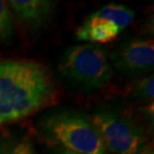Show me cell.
<instances>
[{
	"label": "cell",
	"mask_w": 154,
	"mask_h": 154,
	"mask_svg": "<svg viewBox=\"0 0 154 154\" xmlns=\"http://www.w3.org/2000/svg\"><path fill=\"white\" fill-rule=\"evenodd\" d=\"M120 33L118 27L111 21L90 14L78 27L75 34L76 39L93 44H103L112 41Z\"/></svg>",
	"instance_id": "52a82bcc"
},
{
	"label": "cell",
	"mask_w": 154,
	"mask_h": 154,
	"mask_svg": "<svg viewBox=\"0 0 154 154\" xmlns=\"http://www.w3.org/2000/svg\"><path fill=\"white\" fill-rule=\"evenodd\" d=\"M154 77L153 74H150L143 78L138 79L133 83L131 89V95L134 99L139 101H148L153 102L154 95Z\"/></svg>",
	"instance_id": "30bf717a"
},
{
	"label": "cell",
	"mask_w": 154,
	"mask_h": 154,
	"mask_svg": "<svg viewBox=\"0 0 154 154\" xmlns=\"http://www.w3.org/2000/svg\"><path fill=\"white\" fill-rule=\"evenodd\" d=\"M56 154H78V153H74V152L68 151V150H65V149H63V148H59V149L57 150Z\"/></svg>",
	"instance_id": "4fadbf2b"
},
{
	"label": "cell",
	"mask_w": 154,
	"mask_h": 154,
	"mask_svg": "<svg viewBox=\"0 0 154 154\" xmlns=\"http://www.w3.org/2000/svg\"><path fill=\"white\" fill-rule=\"evenodd\" d=\"M0 154H36L33 146L23 138H0Z\"/></svg>",
	"instance_id": "9c48e42d"
},
{
	"label": "cell",
	"mask_w": 154,
	"mask_h": 154,
	"mask_svg": "<svg viewBox=\"0 0 154 154\" xmlns=\"http://www.w3.org/2000/svg\"><path fill=\"white\" fill-rule=\"evenodd\" d=\"M92 122L102 138L106 151L113 154H137L145 145L142 127L129 117L108 109L92 114Z\"/></svg>",
	"instance_id": "277c9868"
},
{
	"label": "cell",
	"mask_w": 154,
	"mask_h": 154,
	"mask_svg": "<svg viewBox=\"0 0 154 154\" xmlns=\"http://www.w3.org/2000/svg\"><path fill=\"white\" fill-rule=\"evenodd\" d=\"M14 32L13 17L6 1L0 0V43L8 41Z\"/></svg>",
	"instance_id": "8fae6325"
},
{
	"label": "cell",
	"mask_w": 154,
	"mask_h": 154,
	"mask_svg": "<svg viewBox=\"0 0 154 154\" xmlns=\"http://www.w3.org/2000/svg\"><path fill=\"white\" fill-rule=\"evenodd\" d=\"M51 71L29 59H0V126L19 121L55 103Z\"/></svg>",
	"instance_id": "6da1fadb"
},
{
	"label": "cell",
	"mask_w": 154,
	"mask_h": 154,
	"mask_svg": "<svg viewBox=\"0 0 154 154\" xmlns=\"http://www.w3.org/2000/svg\"><path fill=\"white\" fill-rule=\"evenodd\" d=\"M7 3L19 22L29 30L47 25L58 7V3L51 0H11Z\"/></svg>",
	"instance_id": "8992f818"
},
{
	"label": "cell",
	"mask_w": 154,
	"mask_h": 154,
	"mask_svg": "<svg viewBox=\"0 0 154 154\" xmlns=\"http://www.w3.org/2000/svg\"><path fill=\"white\" fill-rule=\"evenodd\" d=\"M58 71L67 81L84 90L102 88L113 76L106 49L93 43L67 48L58 64Z\"/></svg>",
	"instance_id": "3957f363"
},
{
	"label": "cell",
	"mask_w": 154,
	"mask_h": 154,
	"mask_svg": "<svg viewBox=\"0 0 154 154\" xmlns=\"http://www.w3.org/2000/svg\"><path fill=\"white\" fill-rule=\"evenodd\" d=\"M43 132L61 148L78 154H106L100 133L90 118L75 110H57L40 121Z\"/></svg>",
	"instance_id": "7a4b0ae2"
},
{
	"label": "cell",
	"mask_w": 154,
	"mask_h": 154,
	"mask_svg": "<svg viewBox=\"0 0 154 154\" xmlns=\"http://www.w3.org/2000/svg\"><path fill=\"white\" fill-rule=\"evenodd\" d=\"M114 68L124 75H139L153 70L154 44L149 38L135 37L120 44L109 54Z\"/></svg>",
	"instance_id": "5b68a950"
},
{
	"label": "cell",
	"mask_w": 154,
	"mask_h": 154,
	"mask_svg": "<svg viewBox=\"0 0 154 154\" xmlns=\"http://www.w3.org/2000/svg\"><path fill=\"white\" fill-rule=\"evenodd\" d=\"M137 154H153V149L150 147H143Z\"/></svg>",
	"instance_id": "7c38bea8"
},
{
	"label": "cell",
	"mask_w": 154,
	"mask_h": 154,
	"mask_svg": "<svg viewBox=\"0 0 154 154\" xmlns=\"http://www.w3.org/2000/svg\"><path fill=\"white\" fill-rule=\"evenodd\" d=\"M93 13L98 17L111 21L118 27L120 32L133 22L135 12L131 8L117 3H109Z\"/></svg>",
	"instance_id": "ba28073f"
}]
</instances>
